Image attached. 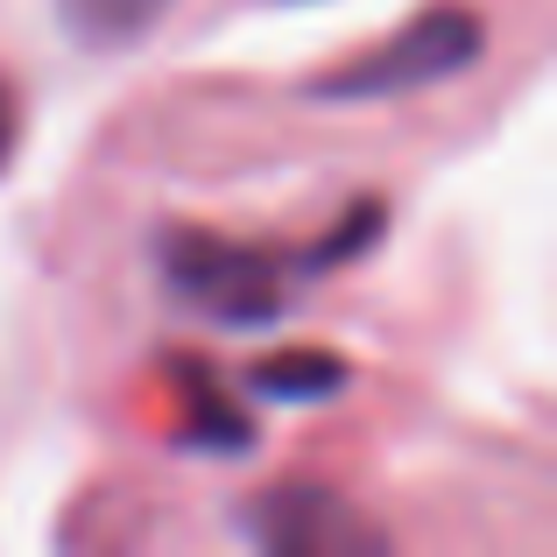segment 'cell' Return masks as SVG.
Wrapping results in <instances>:
<instances>
[{
    "label": "cell",
    "mask_w": 557,
    "mask_h": 557,
    "mask_svg": "<svg viewBox=\"0 0 557 557\" xmlns=\"http://www.w3.org/2000/svg\"><path fill=\"white\" fill-rule=\"evenodd\" d=\"M14 141H22V113H14V92H8V85H0V170H8Z\"/></svg>",
    "instance_id": "6"
},
{
    "label": "cell",
    "mask_w": 557,
    "mask_h": 557,
    "mask_svg": "<svg viewBox=\"0 0 557 557\" xmlns=\"http://www.w3.org/2000/svg\"><path fill=\"white\" fill-rule=\"evenodd\" d=\"M247 536L275 557H374L388 550V536L360 516L354 502L325 487H269L247 502Z\"/></svg>",
    "instance_id": "3"
},
{
    "label": "cell",
    "mask_w": 557,
    "mask_h": 557,
    "mask_svg": "<svg viewBox=\"0 0 557 557\" xmlns=\"http://www.w3.org/2000/svg\"><path fill=\"white\" fill-rule=\"evenodd\" d=\"M247 381H255V395H269V403H325V395L346 388V360H339V354H311V346H297V354L261 360Z\"/></svg>",
    "instance_id": "5"
},
{
    "label": "cell",
    "mask_w": 557,
    "mask_h": 557,
    "mask_svg": "<svg viewBox=\"0 0 557 557\" xmlns=\"http://www.w3.org/2000/svg\"><path fill=\"white\" fill-rule=\"evenodd\" d=\"M156 261L190 311L219 318V325H275L289 311V269L247 240H226L205 226H163Z\"/></svg>",
    "instance_id": "2"
},
{
    "label": "cell",
    "mask_w": 557,
    "mask_h": 557,
    "mask_svg": "<svg viewBox=\"0 0 557 557\" xmlns=\"http://www.w3.org/2000/svg\"><path fill=\"white\" fill-rule=\"evenodd\" d=\"M57 8H64V28L85 50H127L170 14V0H57Z\"/></svg>",
    "instance_id": "4"
},
{
    "label": "cell",
    "mask_w": 557,
    "mask_h": 557,
    "mask_svg": "<svg viewBox=\"0 0 557 557\" xmlns=\"http://www.w3.org/2000/svg\"><path fill=\"white\" fill-rule=\"evenodd\" d=\"M480 50H487V28H480L473 8H423L417 22L381 36L354 64L325 71L311 92L332 99V107H374V99H403V92H423V85L459 78V71L480 64Z\"/></svg>",
    "instance_id": "1"
}]
</instances>
